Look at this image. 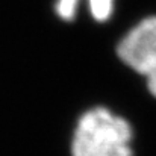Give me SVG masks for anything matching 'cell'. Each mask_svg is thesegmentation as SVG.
Wrapping results in <instances>:
<instances>
[{
    "label": "cell",
    "instance_id": "cell-1",
    "mask_svg": "<svg viewBox=\"0 0 156 156\" xmlns=\"http://www.w3.org/2000/svg\"><path fill=\"white\" fill-rule=\"evenodd\" d=\"M133 132L127 120L106 108H93L77 121L73 140V156H133Z\"/></svg>",
    "mask_w": 156,
    "mask_h": 156
},
{
    "label": "cell",
    "instance_id": "cell-2",
    "mask_svg": "<svg viewBox=\"0 0 156 156\" xmlns=\"http://www.w3.org/2000/svg\"><path fill=\"white\" fill-rule=\"evenodd\" d=\"M117 55L123 64L146 77L149 91L156 97V14L141 18L123 35Z\"/></svg>",
    "mask_w": 156,
    "mask_h": 156
},
{
    "label": "cell",
    "instance_id": "cell-3",
    "mask_svg": "<svg viewBox=\"0 0 156 156\" xmlns=\"http://www.w3.org/2000/svg\"><path fill=\"white\" fill-rule=\"evenodd\" d=\"M83 0H56L55 12L64 21H74L79 12V6ZM91 18L97 23H106L115 12L117 0H85Z\"/></svg>",
    "mask_w": 156,
    "mask_h": 156
}]
</instances>
